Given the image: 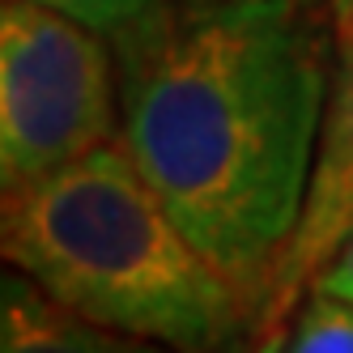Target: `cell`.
I'll return each instance as SVG.
<instances>
[{
    "label": "cell",
    "mask_w": 353,
    "mask_h": 353,
    "mask_svg": "<svg viewBox=\"0 0 353 353\" xmlns=\"http://www.w3.org/2000/svg\"><path fill=\"white\" fill-rule=\"evenodd\" d=\"M5 260L94 323L179 353H243L256 311L166 213L123 145L5 196Z\"/></svg>",
    "instance_id": "7a4b0ae2"
},
{
    "label": "cell",
    "mask_w": 353,
    "mask_h": 353,
    "mask_svg": "<svg viewBox=\"0 0 353 353\" xmlns=\"http://www.w3.org/2000/svg\"><path fill=\"white\" fill-rule=\"evenodd\" d=\"M285 353H353V307L315 290L294 323V336H285Z\"/></svg>",
    "instance_id": "8992f818"
},
{
    "label": "cell",
    "mask_w": 353,
    "mask_h": 353,
    "mask_svg": "<svg viewBox=\"0 0 353 353\" xmlns=\"http://www.w3.org/2000/svg\"><path fill=\"white\" fill-rule=\"evenodd\" d=\"M111 47L119 145L260 319L315 174L332 90V9L179 0Z\"/></svg>",
    "instance_id": "6da1fadb"
},
{
    "label": "cell",
    "mask_w": 353,
    "mask_h": 353,
    "mask_svg": "<svg viewBox=\"0 0 353 353\" xmlns=\"http://www.w3.org/2000/svg\"><path fill=\"white\" fill-rule=\"evenodd\" d=\"M119 60L107 34L34 0L0 9V183L5 196L39 183L119 123Z\"/></svg>",
    "instance_id": "3957f363"
},
{
    "label": "cell",
    "mask_w": 353,
    "mask_h": 353,
    "mask_svg": "<svg viewBox=\"0 0 353 353\" xmlns=\"http://www.w3.org/2000/svg\"><path fill=\"white\" fill-rule=\"evenodd\" d=\"M332 90H327L323 132L307 209L290 239V251L276 268L272 294L256 319L251 353H268L285 332L298 294L315 281V272L353 230V0H332Z\"/></svg>",
    "instance_id": "277c9868"
},
{
    "label": "cell",
    "mask_w": 353,
    "mask_h": 353,
    "mask_svg": "<svg viewBox=\"0 0 353 353\" xmlns=\"http://www.w3.org/2000/svg\"><path fill=\"white\" fill-rule=\"evenodd\" d=\"M0 353H179L119 327L94 323L43 294L26 272L9 268L0 281Z\"/></svg>",
    "instance_id": "5b68a950"
},
{
    "label": "cell",
    "mask_w": 353,
    "mask_h": 353,
    "mask_svg": "<svg viewBox=\"0 0 353 353\" xmlns=\"http://www.w3.org/2000/svg\"><path fill=\"white\" fill-rule=\"evenodd\" d=\"M311 285L353 307V230L341 239V247L332 251V256H327V264L315 272V281H311Z\"/></svg>",
    "instance_id": "ba28073f"
},
{
    "label": "cell",
    "mask_w": 353,
    "mask_h": 353,
    "mask_svg": "<svg viewBox=\"0 0 353 353\" xmlns=\"http://www.w3.org/2000/svg\"><path fill=\"white\" fill-rule=\"evenodd\" d=\"M34 5H47V9H56L72 21H81V26L98 30V34L119 39L132 26H141V21H149L166 0H34Z\"/></svg>",
    "instance_id": "52a82bcc"
}]
</instances>
